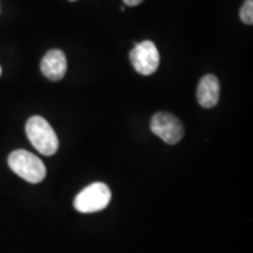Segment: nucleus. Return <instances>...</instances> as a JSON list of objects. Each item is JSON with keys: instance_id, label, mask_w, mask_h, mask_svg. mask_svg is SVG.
<instances>
[{"instance_id": "5", "label": "nucleus", "mask_w": 253, "mask_h": 253, "mask_svg": "<svg viewBox=\"0 0 253 253\" xmlns=\"http://www.w3.org/2000/svg\"><path fill=\"white\" fill-rule=\"evenodd\" d=\"M151 131L168 144H176L182 140L184 128L177 116L167 112L155 114L150 123Z\"/></svg>"}, {"instance_id": "6", "label": "nucleus", "mask_w": 253, "mask_h": 253, "mask_svg": "<svg viewBox=\"0 0 253 253\" xmlns=\"http://www.w3.org/2000/svg\"><path fill=\"white\" fill-rule=\"evenodd\" d=\"M41 72L50 81H60L67 72V58L60 49H50L41 60Z\"/></svg>"}, {"instance_id": "1", "label": "nucleus", "mask_w": 253, "mask_h": 253, "mask_svg": "<svg viewBox=\"0 0 253 253\" xmlns=\"http://www.w3.org/2000/svg\"><path fill=\"white\" fill-rule=\"evenodd\" d=\"M26 134L30 142L40 154L52 156L59 149V138L54 129L41 116H32L26 123Z\"/></svg>"}, {"instance_id": "7", "label": "nucleus", "mask_w": 253, "mask_h": 253, "mask_svg": "<svg viewBox=\"0 0 253 253\" xmlns=\"http://www.w3.org/2000/svg\"><path fill=\"white\" fill-rule=\"evenodd\" d=\"M220 84L218 79L212 74L205 75L201 79L197 88L198 103L204 108H212L219 101Z\"/></svg>"}, {"instance_id": "2", "label": "nucleus", "mask_w": 253, "mask_h": 253, "mask_svg": "<svg viewBox=\"0 0 253 253\" xmlns=\"http://www.w3.org/2000/svg\"><path fill=\"white\" fill-rule=\"evenodd\" d=\"M8 166L25 181L37 184L46 177V167L42 161L27 150H14L8 156Z\"/></svg>"}, {"instance_id": "8", "label": "nucleus", "mask_w": 253, "mask_h": 253, "mask_svg": "<svg viewBox=\"0 0 253 253\" xmlns=\"http://www.w3.org/2000/svg\"><path fill=\"white\" fill-rule=\"evenodd\" d=\"M239 15L243 23L248 25L253 24V0H245L244 5L240 8Z\"/></svg>"}, {"instance_id": "9", "label": "nucleus", "mask_w": 253, "mask_h": 253, "mask_svg": "<svg viewBox=\"0 0 253 253\" xmlns=\"http://www.w3.org/2000/svg\"><path fill=\"white\" fill-rule=\"evenodd\" d=\"M142 1H143V0H123V2H125L126 6H131V7L140 5Z\"/></svg>"}, {"instance_id": "3", "label": "nucleus", "mask_w": 253, "mask_h": 253, "mask_svg": "<svg viewBox=\"0 0 253 253\" xmlns=\"http://www.w3.org/2000/svg\"><path fill=\"white\" fill-rule=\"evenodd\" d=\"M112 192L108 185L96 182L88 185L74 199L75 210L81 213L99 212L108 207Z\"/></svg>"}, {"instance_id": "11", "label": "nucleus", "mask_w": 253, "mask_h": 253, "mask_svg": "<svg viewBox=\"0 0 253 253\" xmlns=\"http://www.w3.org/2000/svg\"><path fill=\"white\" fill-rule=\"evenodd\" d=\"M69 1H77V0H69Z\"/></svg>"}, {"instance_id": "10", "label": "nucleus", "mask_w": 253, "mask_h": 253, "mask_svg": "<svg viewBox=\"0 0 253 253\" xmlns=\"http://www.w3.org/2000/svg\"><path fill=\"white\" fill-rule=\"evenodd\" d=\"M0 75H1V67H0Z\"/></svg>"}, {"instance_id": "4", "label": "nucleus", "mask_w": 253, "mask_h": 253, "mask_svg": "<svg viewBox=\"0 0 253 253\" xmlns=\"http://www.w3.org/2000/svg\"><path fill=\"white\" fill-rule=\"evenodd\" d=\"M129 59L135 71L142 75L154 74L160 66V53L150 40L135 43V47L129 53Z\"/></svg>"}]
</instances>
